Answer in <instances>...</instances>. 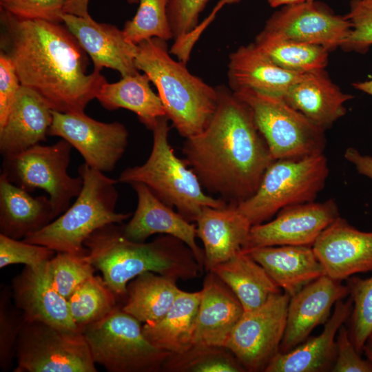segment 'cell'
Here are the masks:
<instances>
[{
  "instance_id": "cell-13",
  "label": "cell",
  "mask_w": 372,
  "mask_h": 372,
  "mask_svg": "<svg viewBox=\"0 0 372 372\" xmlns=\"http://www.w3.org/2000/svg\"><path fill=\"white\" fill-rule=\"evenodd\" d=\"M48 136L65 140L81 154L85 163L104 173L114 170L124 154L128 132L118 122H100L84 112L52 110Z\"/></svg>"
},
{
  "instance_id": "cell-32",
  "label": "cell",
  "mask_w": 372,
  "mask_h": 372,
  "mask_svg": "<svg viewBox=\"0 0 372 372\" xmlns=\"http://www.w3.org/2000/svg\"><path fill=\"white\" fill-rule=\"evenodd\" d=\"M176 281L152 272H144L127 285L122 309L145 324L161 319L174 304L180 289Z\"/></svg>"
},
{
  "instance_id": "cell-50",
  "label": "cell",
  "mask_w": 372,
  "mask_h": 372,
  "mask_svg": "<svg viewBox=\"0 0 372 372\" xmlns=\"http://www.w3.org/2000/svg\"><path fill=\"white\" fill-rule=\"evenodd\" d=\"M362 1H363L365 4H366V5H368V6H372V0H362Z\"/></svg>"
},
{
  "instance_id": "cell-8",
  "label": "cell",
  "mask_w": 372,
  "mask_h": 372,
  "mask_svg": "<svg viewBox=\"0 0 372 372\" xmlns=\"http://www.w3.org/2000/svg\"><path fill=\"white\" fill-rule=\"evenodd\" d=\"M81 331L95 364L109 372H160L169 354L154 347L141 322L118 305Z\"/></svg>"
},
{
  "instance_id": "cell-26",
  "label": "cell",
  "mask_w": 372,
  "mask_h": 372,
  "mask_svg": "<svg viewBox=\"0 0 372 372\" xmlns=\"http://www.w3.org/2000/svg\"><path fill=\"white\" fill-rule=\"evenodd\" d=\"M242 250L258 262L290 297L326 275L312 246L280 245Z\"/></svg>"
},
{
  "instance_id": "cell-3",
  "label": "cell",
  "mask_w": 372,
  "mask_h": 372,
  "mask_svg": "<svg viewBox=\"0 0 372 372\" xmlns=\"http://www.w3.org/2000/svg\"><path fill=\"white\" fill-rule=\"evenodd\" d=\"M118 224L99 228L84 242L89 261L118 298H125L128 283L146 271L177 281L196 278L202 271L192 250L180 240L163 234L148 242L133 241Z\"/></svg>"
},
{
  "instance_id": "cell-27",
  "label": "cell",
  "mask_w": 372,
  "mask_h": 372,
  "mask_svg": "<svg viewBox=\"0 0 372 372\" xmlns=\"http://www.w3.org/2000/svg\"><path fill=\"white\" fill-rule=\"evenodd\" d=\"M353 97L342 92L323 70L306 74L290 87L283 99L325 131L345 114L344 104Z\"/></svg>"
},
{
  "instance_id": "cell-42",
  "label": "cell",
  "mask_w": 372,
  "mask_h": 372,
  "mask_svg": "<svg viewBox=\"0 0 372 372\" xmlns=\"http://www.w3.org/2000/svg\"><path fill=\"white\" fill-rule=\"evenodd\" d=\"M70 0H0V8L18 17L62 23Z\"/></svg>"
},
{
  "instance_id": "cell-16",
  "label": "cell",
  "mask_w": 372,
  "mask_h": 372,
  "mask_svg": "<svg viewBox=\"0 0 372 372\" xmlns=\"http://www.w3.org/2000/svg\"><path fill=\"white\" fill-rule=\"evenodd\" d=\"M48 262L38 267L25 265L13 278L10 287L13 303L21 311L24 322H43L63 330L79 331L67 299L53 285Z\"/></svg>"
},
{
  "instance_id": "cell-20",
  "label": "cell",
  "mask_w": 372,
  "mask_h": 372,
  "mask_svg": "<svg viewBox=\"0 0 372 372\" xmlns=\"http://www.w3.org/2000/svg\"><path fill=\"white\" fill-rule=\"evenodd\" d=\"M130 185L137 194L138 205L130 221L123 225L124 235L136 242H145L155 234L174 236L189 247L203 269L205 254L196 241V226L162 202L145 184Z\"/></svg>"
},
{
  "instance_id": "cell-10",
  "label": "cell",
  "mask_w": 372,
  "mask_h": 372,
  "mask_svg": "<svg viewBox=\"0 0 372 372\" xmlns=\"http://www.w3.org/2000/svg\"><path fill=\"white\" fill-rule=\"evenodd\" d=\"M72 147L62 138L51 145L38 144L3 156L1 174L30 193L37 189L47 192L56 218L70 206L83 185L81 175L73 177L68 173Z\"/></svg>"
},
{
  "instance_id": "cell-1",
  "label": "cell",
  "mask_w": 372,
  "mask_h": 372,
  "mask_svg": "<svg viewBox=\"0 0 372 372\" xmlns=\"http://www.w3.org/2000/svg\"><path fill=\"white\" fill-rule=\"evenodd\" d=\"M1 52L12 61L21 85L37 92L52 110L84 112L107 82L87 73V54L63 23L18 17L0 8Z\"/></svg>"
},
{
  "instance_id": "cell-45",
  "label": "cell",
  "mask_w": 372,
  "mask_h": 372,
  "mask_svg": "<svg viewBox=\"0 0 372 372\" xmlns=\"http://www.w3.org/2000/svg\"><path fill=\"white\" fill-rule=\"evenodd\" d=\"M21 83L12 60L0 53V126L5 123L21 87Z\"/></svg>"
},
{
  "instance_id": "cell-36",
  "label": "cell",
  "mask_w": 372,
  "mask_h": 372,
  "mask_svg": "<svg viewBox=\"0 0 372 372\" xmlns=\"http://www.w3.org/2000/svg\"><path fill=\"white\" fill-rule=\"evenodd\" d=\"M168 0H130L139 3L134 17L127 21L123 32L127 41L134 44L154 37L165 41L173 39L167 6Z\"/></svg>"
},
{
  "instance_id": "cell-9",
  "label": "cell",
  "mask_w": 372,
  "mask_h": 372,
  "mask_svg": "<svg viewBox=\"0 0 372 372\" xmlns=\"http://www.w3.org/2000/svg\"><path fill=\"white\" fill-rule=\"evenodd\" d=\"M233 92L250 108L273 160L324 153V130L289 105L283 97L249 88Z\"/></svg>"
},
{
  "instance_id": "cell-11",
  "label": "cell",
  "mask_w": 372,
  "mask_h": 372,
  "mask_svg": "<svg viewBox=\"0 0 372 372\" xmlns=\"http://www.w3.org/2000/svg\"><path fill=\"white\" fill-rule=\"evenodd\" d=\"M14 372H96L82 331L24 322L17 344Z\"/></svg>"
},
{
  "instance_id": "cell-40",
  "label": "cell",
  "mask_w": 372,
  "mask_h": 372,
  "mask_svg": "<svg viewBox=\"0 0 372 372\" xmlns=\"http://www.w3.org/2000/svg\"><path fill=\"white\" fill-rule=\"evenodd\" d=\"M55 251L43 245L19 240L0 234V268L14 264L38 267L55 255Z\"/></svg>"
},
{
  "instance_id": "cell-38",
  "label": "cell",
  "mask_w": 372,
  "mask_h": 372,
  "mask_svg": "<svg viewBox=\"0 0 372 372\" xmlns=\"http://www.w3.org/2000/svg\"><path fill=\"white\" fill-rule=\"evenodd\" d=\"M85 254L57 252L48 261V269L53 285L65 299L87 278L94 274L95 267Z\"/></svg>"
},
{
  "instance_id": "cell-24",
  "label": "cell",
  "mask_w": 372,
  "mask_h": 372,
  "mask_svg": "<svg viewBox=\"0 0 372 372\" xmlns=\"http://www.w3.org/2000/svg\"><path fill=\"white\" fill-rule=\"evenodd\" d=\"M196 222L197 237L204 246L207 271L240 251L252 226L234 204L223 208L205 207Z\"/></svg>"
},
{
  "instance_id": "cell-12",
  "label": "cell",
  "mask_w": 372,
  "mask_h": 372,
  "mask_svg": "<svg viewBox=\"0 0 372 372\" xmlns=\"http://www.w3.org/2000/svg\"><path fill=\"white\" fill-rule=\"evenodd\" d=\"M290 296H271L260 307L244 312L227 341V348L246 371H265L280 352Z\"/></svg>"
},
{
  "instance_id": "cell-19",
  "label": "cell",
  "mask_w": 372,
  "mask_h": 372,
  "mask_svg": "<svg viewBox=\"0 0 372 372\" xmlns=\"http://www.w3.org/2000/svg\"><path fill=\"white\" fill-rule=\"evenodd\" d=\"M62 23L91 58L94 69L111 68L122 77L139 73L135 65L137 45L127 41L122 30L99 23L89 13L82 16L65 13Z\"/></svg>"
},
{
  "instance_id": "cell-14",
  "label": "cell",
  "mask_w": 372,
  "mask_h": 372,
  "mask_svg": "<svg viewBox=\"0 0 372 372\" xmlns=\"http://www.w3.org/2000/svg\"><path fill=\"white\" fill-rule=\"evenodd\" d=\"M340 216L333 199L287 207L276 217L252 225L242 249L280 245L312 246L323 230Z\"/></svg>"
},
{
  "instance_id": "cell-22",
  "label": "cell",
  "mask_w": 372,
  "mask_h": 372,
  "mask_svg": "<svg viewBox=\"0 0 372 372\" xmlns=\"http://www.w3.org/2000/svg\"><path fill=\"white\" fill-rule=\"evenodd\" d=\"M194 344L225 347L244 313L240 300L213 271H207L201 289Z\"/></svg>"
},
{
  "instance_id": "cell-52",
  "label": "cell",
  "mask_w": 372,
  "mask_h": 372,
  "mask_svg": "<svg viewBox=\"0 0 372 372\" xmlns=\"http://www.w3.org/2000/svg\"><path fill=\"white\" fill-rule=\"evenodd\" d=\"M128 2H130V0H127Z\"/></svg>"
},
{
  "instance_id": "cell-30",
  "label": "cell",
  "mask_w": 372,
  "mask_h": 372,
  "mask_svg": "<svg viewBox=\"0 0 372 372\" xmlns=\"http://www.w3.org/2000/svg\"><path fill=\"white\" fill-rule=\"evenodd\" d=\"M211 271L234 292L244 312L260 307L271 296L282 292L266 270L242 249Z\"/></svg>"
},
{
  "instance_id": "cell-5",
  "label": "cell",
  "mask_w": 372,
  "mask_h": 372,
  "mask_svg": "<svg viewBox=\"0 0 372 372\" xmlns=\"http://www.w3.org/2000/svg\"><path fill=\"white\" fill-rule=\"evenodd\" d=\"M83 179L74 203L63 214L38 231L22 240L49 247L56 252L85 254V240L96 230L112 223H121L132 216L115 211L118 194L117 180L106 176L86 163L79 167Z\"/></svg>"
},
{
  "instance_id": "cell-48",
  "label": "cell",
  "mask_w": 372,
  "mask_h": 372,
  "mask_svg": "<svg viewBox=\"0 0 372 372\" xmlns=\"http://www.w3.org/2000/svg\"><path fill=\"white\" fill-rule=\"evenodd\" d=\"M356 89L372 96V79L353 84Z\"/></svg>"
},
{
  "instance_id": "cell-7",
  "label": "cell",
  "mask_w": 372,
  "mask_h": 372,
  "mask_svg": "<svg viewBox=\"0 0 372 372\" xmlns=\"http://www.w3.org/2000/svg\"><path fill=\"white\" fill-rule=\"evenodd\" d=\"M329 169L324 153L274 160L256 192L236 205L251 225L269 221L281 209L313 202L324 187Z\"/></svg>"
},
{
  "instance_id": "cell-15",
  "label": "cell",
  "mask_w": 372,
  "mask_h": 372,
  "mask_svg": "<svg viewBox=\"0 0 372 372\" xmlns=\"http://www.w3.org/2000/svg\"><path fill=\"white\" fill-rule=\"evenodd\" d=\"M351 24L324 6L309 1L287 5L274 12L262 30L278 37L318 45L327 50L341 47Z\"/></svg>"
},
{
  "instance_id": "cell-18",
  "label": "cell",
  "mask_w": 372,
  "mask_h": 372,
  "mask_svg": "<svg viewBox=\"0 0 372 372\" xmlns=\"http://www.w3.org/2000/svg\"><path fill=\"white\" fill-rule=\"evenodd\" d=\"M341 282L324 275L290 297L280 352L295 348L305 341L316 327L327 322L333 307L349 295L348 286Z\"/></svg>"
},
{
  "instance_id": "cell-33",
  "label": "cell",
  "mask_w": 372,
  "mask_h": 372,
  "mask_svg": "<svg viewBox=\"0 0 372 372\" xmlns=\"http://www.w3.org/2000/svg\"><path fill=\"white\" fill-rule=\"evenodd\" d=\"M254 43L280 68L299 74L323 70L328 52L322 46L278 37L262 30Z\"/></svg>"
},
{
  "instance_id": "cell-4",
  "label": "cell",
  "mask_w": 372,
  "mask_h": 372,
  "mask_svg": "<svg viewBox=\"0 0 372 372\" xmlns=\"http://www.w3.org/2000/svg\"><path fill=\"white\" fill-rule=\"evenodd\" d=\"M135 65L158 90L166 116L187 138L203 132L217 107L216 87L189 72L186 63L173 59L167 41L154 37L137 44Z\"/></svg>"
},
{
  "instance_id": "cell-37",
  "label": "cell",
  "mask_w": 372,
  "mask_h": 372,
  "mask_svg": "<svg viewBox=\"0 0 372 372\" xmlns=\"http://www.w3.org/2000/svg\"><path fill=\"white\" fill-rule=\"evenodd\" d=\"M347 285L353 303L349 318V336L361 354L366 339L372 334V276L350 278Z\"/></svg>"
},
{
  "instance_id": "cell-23",
  "label": "cell",
  "mask_w": 372,
  "mask_h": 372,
  "mask_svg": "<svg viewBox=\"0 0 372 372\" xmlns=\"http://www.w3.org/2000/svg\"><path fill=\"white\" fill-rule=\"evenodd\" d=\"M351 298L338 300L322 333L292 349L279 352L264 372H322L331 371L336 356V335L352 311Z\"/></svg>"
},
{
  "instance_id": "cell-31",
  "label": "cell",
  "mask_w": 372,
  "mask_h": 372,
  "mask_svg": "<svg viewBox=\"0 0 372 372\" xmlns=\"http://www.w3.org/2000/svg\"><path fill=\"white\" fill-rule=\"evenodd\" d=\"M149 82L145 73L123 76L116 83L105 82L96 99L107 110L123 108L133 112L152 130L158 119L166 114L159 96L153 92Z\"/></svg>"
},
{
  "instance_id": "cell-2",
  "label": "cell",
  "mask_w": 372,
  "mask_h": 372,
  "mask_svg": "<svg viewBox=\"0 0 372 372\" xmlns=\"http://www.w3.org/2000/svg\"><path fill=\"white\" fill-rule=\"evenodd\" d=\"M206 128L185 138L184 161L201 185L228 204L251 197L274 161L248 105L225 85Z\"/></svg>"
},
{
  "instance_id": "cell-21",
  "label": "cell",
  "mask_w": 372,
  "mask_h": 372,
  "mask_svg": "<svg viewBox=\"0 0 372 372\" xmlns=\"http://www.w3.org/2000/svg\"><path fill=\"white\" fill-rule=\"evenodd\" d=\"M52 122V110L37 92L21 85L7 118L0 126V153H21L45 141Z\"/></svg>"
},
{
  "instance_id": "cell-28",
  "label": "cell",
  "mask_w": 372,
  "mask_h": 372,
  "mask_svg": "<svg viewBox=\"0 0 372 372\" xmlns=\"http://www.w3.org/2000/svg\"><path fill=\"white\" fill-rule=\"evenodd\" d=\"M55 219L50 198L30 192L0 176V234L14 239L39 231Z\"/></svg>"
},
{
  "instance_id": "cell-29",
  "label": "cell",
  "mask_w": 372,
  "mask_h": 372,
  "mask_svg": "<svg viewBox=\"0 0 372 372\" xmlns=\"http://www.w3.org/2000/svg\"><path fill=\"white\" fill-rule=\"evenodd\" d=\"M201 291L180 289L165 315L153 324H144L147 339L157 349L169 353H180L194 345V337Z\"/></svg>"
},
{
  "instance_id": "cell-39",
  "label": "cell",
  "mask_w": 372,
  "mask_h": 372,
  "mask_svg": "<svg viewBox=\"0 0 372 372\" xmlns=\"http://www.w3.org/2000/svg\"><path fill=\"white\" fill-rule=\"evenodd\" d=\"M12 300L11 288L5 286L0 293V366L3 371L12 368L24 323L21 311L12 304Z\"/></svg>"
},
{
  "instance_id": "cell-25",
  "label": "cell",
  "mask_w": 372,
  "mask_h": 372,
  "mask_svg": "<svg viewBox=\"0 0 372 372\" xmlns=\"http://www.w3.org/2000/svg\"><path fill=\"white\" fill-rule=\"evenodd\" d=\"M227 67L228 83L232 91L249 88L281 97L306 74L280 68L254 43L232 52Z\"/></svg>"
},
{
  "instance_id": "cell-51",
  "label": "cell",
  "mask_w": 372,
  "mask_h": 372,
  "mask_svg": "<svg viewBox=\"0 0 372 372\" xmlns=\"http://www.w3.org/2000/svg\"><path fill=\"white\" fill-rule=\"evenodd\" d=\"M240 0H227V3H238Z\"/></svg>"
},
{
  "instance_id": "cell-43",
  "label": "cell",
  "mask_w": 372,
  "mask_h": 372,
  "mask_svg": "<svg viewBox=\"0 0 372 372\" xmlns=\"http://www.w3.org/2000/svg\"><path fill=\"white\" fill-rule=\"evenodd\" d=\"M345 17L350 21L351 28L341 47L345 50L365 52L372 45V6L362 0H352Z\"/></svg>"
},
{
  "instance_id": "cell-46",
  "label": "cell",
  "mask_w": 372,
  "mask_h": 372,
  "mask_svg": "<svg viewBox=\"0 0 372 372\" xmlns=\"http://www.w3.org/2000/svg\"><path fill=\"white\" fill-rule=\"evenodd\" d=\"M344 158L351 163L357 172L372 180V156L363 154L357 149L350 147L346 149Z\"/></svg>"
},
{
  "instance_id": "cell-35",
  "label": "cell",
  "mask_w": 372,
  "mask_h": 372,
  "mask_svg": "<svg viewBox=\"0 0 372 372\" xmlns=\"http://www.w3.org/2000/svg\"><path fill=\"white\" fill-rule=\"evenodd\" d=\"M164 372H245L225 347L194 344L180 353H169L162 368Z\"/></svg>"
},
{
  "instance_id": "cell-49",
  "label": "cell",
  "mask_w": 372,
  "mask_h": 372,
  "mask_svg": "<svg viewBox=\"0 0 372 372\" xmlns=\"http://www.w3.org/2000/svg\"><path fill=\"white\" fill-rule=\"evenodd\" d=\"M368 360L372 362V334L366 339L362 349Z\"/></svg>"
},
{
  "instance_id": "cell-41",
  "label": "cell",
  "mask_w": 372,
  "mask_h": 372,
  "mask_svg": "<svg viewBox=\"0 0 372 372\" xmlns=\"http://www.w3.org/2000/svg\"><path fill=\"white\" fill-rule=\"evenodd\" d=\"M209 0H168L167 12L176 45L185 40L198 23L200 14Z\"/></svg>"
},
{
  "instance_id": "cell-17",
  "label": "cell",
  "mask_w": 372,
  "mask_h": 372,
  "mask_svg": "<svg viewBox=\"0 0 372 372\" xmlns=\"http://www.w3.org/2000/svg\"><path fill=\"white\" fill-rule=\"evenodd\" d=\"M312 248L326 275L334 280L372 271V231H360L340 216L323 230Z\"/></svg>"
},
{
  "instance_id": "cell-47",
  "label": "cell",
  "mask_w": 372,
  "mask_h": 372,
  "mask_svg": "<svg viewBox=\"0 0 372 372\" xmlns=\"http://www.w3.org/2000/svg\"><path fill=\"white\" fill-rule=\"evenodd\" d=\"M313 0H267L269 4L273 7L276 8L280 6H287L292 4H298Z\"/></svg>"
},
{
  "instance_id": "cell-6",
  "label": "cell",
  "mask_w": 372,
  "mask_h": 372,
  "mask_svg": "<svg viewBox=\"0 0 372 372\" xmlns=\"http://www.w3.org/2000/svg\"><path fill=\"white\" fill-rule=\"evenodd\" d=\"M168 120L167 116L159 118L152 130L153 145L146 162L126 168L117 180L145 184L162 202L175 207L187 220L196 222L203 208H223L228 203L204 192L194 172L184 159L176 156L168 140Z\"/></svg>"
},
{
  "instance_id": "cell-44",
  "label": "cell",
  "mask_w": 372,
  "mask_h": 372,
  "mask_svg": "<svg viewBox=\"0 0 372 372\" xmlns=\"http://www.w3.org/2000/svg\"><path fill=\"white\" fill-rule=\"evenodd\" d=\"M331 371L372 372V362L360 357L344 324L336 335V356Z\"/></svg>"
},
{
  "instance_id": "cell-34",
  "label": "cell",
  "mask_w": 372,
  "mask_h": 372,
  "mask_svg": "<svg viewBox=\"0 0 372 372\" xmlns=\"http://www.w3.org/2000/svg\"><path fill=\"white\" fill-rule=\"evenodd\" d=\"M118 298L103 277L94 274L67 300L70 315L81 331L108 316L118 306Z\"/></svg>"
}]
</instances>
